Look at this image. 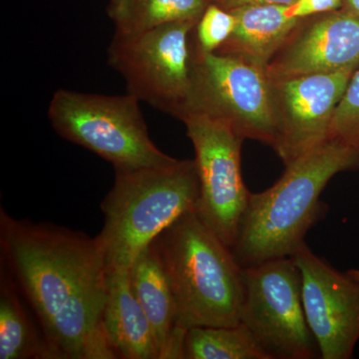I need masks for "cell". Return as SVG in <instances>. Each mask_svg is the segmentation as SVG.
<instances>
[{"instance_id": "6da1fadb", "label": "cell", "mask_w": 359, "mask_h": 359, "mask_svg": "<svg viewBox=\"0 0 359 359\" xmlns=\"http://www.w3.org/2000/svg\"><path fill=\"white\" fill-rule=\"evenodd\" d=\"M1 263L30 306L51 359H115L103 330L108 271L95 238L0 210Z\"/></svg>"}, {"instance_id": "7a4b0ae2", "label": "cell", "mask_w": 359, "mask_h": 359, "mask_svg": "<svg viewBox=\"0 0 359 359\" xmlns=\"http://www.w3.org/2000/svg\"><path fill=\"white\" fill-rule=\"evenodd\" d=\"M359 171V145L330 138L289 165L275 185L250 194L231 248L243 269L292 257L325 216L320 195L335 175Z\"/></svg>"}, {"instance_id": "3957f363", "label": "cell", "mask_w": 359, "mask_h": 359, "mask_svg": "<svg viewBox=\"0 0 359 359\" xmlns=\"http://www.w3.org/2000/svg\"><path fill=\"white\" fill-rule=\"evenodd\" d=\"M153 243L171 285L180 330L241 323L244 269L196 210Z\"/></svg>"}, {"instance_id": "277c9868", "label": "cell", "mask_w": 359, "mask_h": 359, "mask_svg": "<svg viewBox=\"0 0 359 359\" xmlns=\"http://www.w3.org/2000/svg\"><path fill=\"white\" fill-rule=\"evenodd\" d=\"M199 197L195 160L116 169L114 185L100 205L105 222L96 236L107 271L129 269L168 226L196 210Z\"/></svg>"}, {"instance_id": "5b68a950", "label": "cell", "mask_w": 359, "mask_h": 359, "mask_svg": "<svg viewBox=\"0 0 359 359\" xmlns=\"http://www.w3.org/2000/svg\"><path fill=\"white\" fill-rule=\"evenodd\" d=\"M140 101L59 89L52 96L48 118L65 140L111 163L114 169L165 166L175 158L155 145L144 120Z\"/></svg>"}, {"instance_id": "8992f818", "label": "cell", "mask_w": 359, "mask_h": 359, "mask_svg": "<svg viewBox=\"0 0 359 359\" xmlns=\"http://www.w3.org/2000/svg\"><path fill=\"white\" fill-rule=\"evenodd\" d=\"M198 21H177L133 35L114 34L108 48V63L124 78L128 93L180 120L192 92Z\"/></svg>"}, {"instance_id": "52a82bcc", "label": "cell", "mask_w": 359, "mask_h": 359, "mask_svg": "<svg viewBox=\"0 0 359 359\" xmlns=\"http://www.w3.org/2000/svg\"><path fill=\"white\" fill-rule=\"evenodd\" d=\"M241 323L271 359L321 358L304 313L301 271L292 257L244 269Z\"/></svg>"}, {"instance_id": "ba28073f", "label": "cell", "mask_w": 359, "mask_h": 359, "mask_svg": "<svg viewBox=\"0 0 359 359\" xmlns=\"http://www.w3.org/2000/svg\"><path fill=\"white\" fill-rule=\"evenodd\" d=\"M190 114L209 116L226 123L244 139L275 146L271 80L266 70L243 59L205 53L198 46L192 92L184 117Z\"/></svg>"}, {"instance_id": "9c48e42d", "label": "cell", "mask_w": 359, "mask_h": 359, "mask_svg": "<svg viewBox=\"0 0 359 359\" xmlns=\"http://www.w3.org/2000/svg\"><path fill=\"white\" fill-rule=\"evenodd\" d=\"M192 141L200 181L196 211L231 248L250 197L243 180L241 151L245 139L226 123L203 114L182 119Z\"/></svg>"}, {"instance_id": "30bf717a", "label": "cell", "mask_w": 359, "mask_h": 359, "mask_svg": "<svg viewBox=\"0 0 359 359\" xmlns=\"http://www.w3.org/2000/svg\"><path fill=\"white\" fill-rule=\"evenodd\" d=\"M358 66L271 80L276 129L273 150L283 164L289 165L330 138L335 110Z\"/></svg>"}, {"instance_id": "8fae6325", "label": "cell", "mask_w": 359, "mask_h": 359, "mask_svg": "<svg viewBox=\"0 0 359 359\" xmlns=\"http://www.w3.org/2000/svg\"><path fill=\"white\" fill-rule=\"evenodd\" d=\"M302 276L304 313L320 358L349 359L359 340V283L304 245L292 257Z\"/></svg>"}, {"instance_id": "7c38bea8", "label": "cell", "mask_w": 359, "mask_h": 359, "mask_svg": "<svg viewBox=\"0 0 359 359\" xmlns=\"http://www.w3.org/2000/svg\"><path fill=\"white\" fill-rule=\"evenodd\" d=\"M358 65L359 20L340 8L301 18L266 72L269 80H282Z\"/></svg>"}, {"instance_id": "4fadbf2b", "label": "cell", "mask_w": 359, "mask_h": 359, "mask_svg": "<svg viewBox=\"0 0 359 359\" xmlns=\"http://www.w3.org/2000/svg\"><path fill=\"white\" fill-rule=\"evenodd\" d=\"M130 282L147 316L160 359H184L186 332L177 327V309L171 285L154 243L129 269Z\"/></svg>"}, {"instance_id": "5bb4252c", "label": "cell", "mask_w": 359, "mask_h": 359, "mask_svg": "<svg viewBox=\"0 0 359 359\" xmlns=\"http://www.w3.org/2000/svg\"><path fill=\"white\" fill-rule=\"evenodd\" d=\"M102 323L117 358L160 359L152 327L130 282L129 269L108 271Z\"/></svg>"}, {"instance_id": "9a60e30c", "label": "cell", "mask_w": 359, "mask_h": 359, "mask_svg": "<svg viewBox=\"0 0 359 359\" xmlns=\"http://www.w3.org/2000/svg\"><path fill=\"white\" fill-rule=\"evenodd\" d=\"M285 6H248L233 9L236 26L215 52L243 59L266 70L301 18H292Z\"/></svg>"}, {"instance_id": "2e32d148", "label": "cell", "mask_w": 359, "mask_h": 359, "mask_svg": "<svg viewBox=\"0 0 359 359\" xmlns=\"http://www.w3.org/2000/svg\"><path fill=\"white\" fill-rule=\"evenodd\" d=\"M13 278L0 266V359H51Z\"/></svg>"}, {"instance_id": "e0dca14e", "label": "cell", "mask_w": 359, "mask_h": 359, "mask_svg": "<svg viewBox=\"0 0 359 359\" xmlns=\"http://www.w3.org/2000/svg\"><path fill=\"white\" fill-rule=\"evenodd\" d=\"M212 0H110L107 13L115 34L133 35L158 26L199 20Z\"/></svg>"}, {"instance_id": "ac0fdd59", "label": "cell", "mask_w": 359, "mask_h": 359, "mask_svg": "<svg viewBox=\"0 0 359 359\" xmlns=\"http://www.w3.org/2000/svg\"><path fill=\"white\" fill-rule=\"evenodd\" d=\"M184 359H271L244 323L189 328Z\"/></svg>"}, {"instance_id": "d6986e66", "label": "cell", "mask_w": 359, "mask_h": 359, "mask_svg": "<svg viewBox=\"0 0 359 359\" xmlns=\"http://www.w3.org/2000/svg\"><path fill=\"white\" fill-rule=\"evenodd\" d=\"M235 26L233 14L212 2L196 25V40L200 50L215 53L231 36Z\"/></svg>"}, {"instance_id": "ffe728a7", "label": "cell", "mask_w": 359, "mask_h": 359, "mask_svg": "<svg viewBox=\"0 0 359 359\" xmlns=\"http://www.w3.org/2000/svg\"><path fill=\"white\" fill-rule=\"evenodd\" d=\"M330 137L359 145V66L335 110Z\"/></svg>"}, {"instance_id": "44dd1931", "label": "cell", "mask_w": 359, "mask_h": 359, "mask_svg": "<svg viewBox=\"0 0 359 359\" xmlns=\"http://www.w3.org/2000/svg\"><path fill=\"white\" fill-rule=\"evenodd\" d=\"M341 7L342 0H297L289 6L287 13L292 18H304L339 11Z\"/></svg>"}, {"instance_id": "7402d4cb", "label": "cell", "mask_w": 359, "mask_h": 359, "mask_svg": "<svg viewBox=\"0 0 359 359\" xmlns=\"http://www.w3.org/2000/svg\"><path fill=\"white\" fill-rule=\"evenodd\" d=\"M297 0H212L217 6L231 11L248 6H285L294 4Z\"/></svg>"}, {"instance_id": "603a6c76", "label": "cell", "mask_w": 359, "mask_h": 359, "mask_svg": "<svg viewBox=\"0 0 359 359\" xmlns=\"http://www.w3.org/2000/svg\"><path fill=\"white\" fill-rule=\"evenodd\" d=\"M341 8L359 20V0H342Z\"/></svg>"}, {"instance_id": "cb8c5ba5", "label": "cell", "mask_w": 359, "mask_h": 359, "mask_svg": "<svg viewBox=\"0 0 359 359\" xmlns=\"http://www.w3.org/2000/svg\"><path fill=\"white\" fill-rule=\"evenodd\" d=\"M346 273L351 276V278H353L354 280L359 283V269H351V271H347Z\"/></svg>"}]
</instances>
